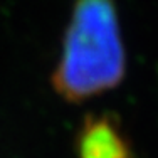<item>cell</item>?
Here are the masks:
<instances>
[{
	"label": "cell",
	"mask_w": 158,
	"mask_h": 158,
	"mask_svg": "<svg viewBox=\"0 0 158 158\" xmlns=\"http://www.w3.org/2000/svg\"><path fill=\"white\" fill-rule=\"evenodd\" d=\"M126 51L116 0H74L52 86L66 101L82 103L116 88Z\"/></svg>",
	"instance_id": "6da1fadb"
},
{
	"label": "cell",
	"mask_w": 158,
	"mask_h": 158,
	"mask_svg": "<svg viewBox=\"0 0 158 158\" xmlns=\"http://www.w3.org/2000/svg\"><path fill=\"white\" fill-rule=\"evenodd\" d=\"M77 158H133L121 126L110 116H91L82 123L76 140Z\"/></svg>",
	"instance_id": "7a4b0ae2"
}]
</instances>
